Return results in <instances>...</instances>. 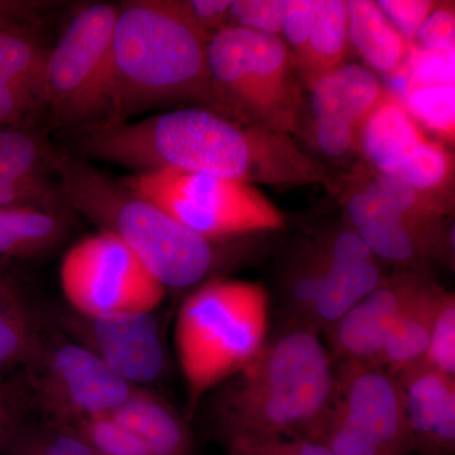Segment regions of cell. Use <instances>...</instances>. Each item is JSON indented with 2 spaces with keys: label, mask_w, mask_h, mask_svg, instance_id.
<instances>
[{
  "label": "cell",
  "mask_w": 455,
  "mask_h": 455,
  "mask_svg": "<svg viewBox=\"0 0 455 455\" xmlns=\"http://www.w3.org/2000/svg\"><path fill=\"white\" fill-rule=\"evenodd\" d=\"M218 388L212 414L224 442L322 443L337 403V372L319 331L291 322Z\"/></svg>",
  "instance_id": "cell-1"
},
{
  "label": "cell",
  "mask_w": 455,
  "mask_h": 455,
  "mask_svg": "<svg viewBox=\"0 0 455 455\" xmlns=\"http://www.w3.org/2000/svg\"><path fill=\"white\" fill-rule=\"evenodd\" d=\"M206 44L175 0L122 3L113 35L107 112L100 122L130 121L176 100L203 101L228 116L209 74Z\"/></svg>",
  "instance_id": "cell-2"
},
{
  "label": "cell",
  "mask_w": 455,
  "mask_h": 455,
  "mask_svg": "<svg viewBox=\"0 0 455 455\" xmlns=\"http://www.w3.org/2000/svg\"><path fill=\"white\" fill-rule=\"evenodd\" d=\"M62 200L112 233L166 289H188L211 275L214 243L191 232L151 200L80 161L60 157L55 167Z\"/></svg>",
  "instance_id": "cell-3"
},
{
  "label": "cell",
  "mask_w": 455,
  "mask_h": 455,
  "mask_svg": "<svg viewBox=\"0 0 455 455\" xmlns=\"http://www.w3.org/2000/svg\"><path fill=\"white\" fill-rule=\"evenodd\" d=\"M269 305L263 284L232 278L204 283L182 302L173 341L191 403L256 358L269 337Z\"/></svg>",
  "instance_id": "cell-4"
},
{
  "label": "cell",
  "mask_w": 455,
  "mask_h": 455,
  "mask_svg": "<svg viewBox=\"0 0 455 455\" xmlns=\"http://www.w3.org/2000/svg\"><path fill=\"white\" fill-rule=\"evenodd\" d=\"M206 62L228 116L283 133L295 130L300 95L280 36L228 26L206 44Z\"/></svg>",
  "instance_id": "cell-5"
},
{
  "label": "cell",
  "mask_w": 455,
  "mask_h": 455,
  "mask_svg": "<svg viewBox=\"0 0 455 455\" xmlns=\"http://www.w3.org/2000/svg\"><path fill=\"white\" fill-rule=\"evenodd\" d=\"M119 181L212 243L286 226L283 212L262 191L235 180L167 170Z\"/></svg>",
  "instance_id": "cell-6"
},
{
  "label": "cell",
  "mask_w": 455,
  "mask_h": 455,
  "mask_svg": "<svg viewBox=\"0 0 455 455\" xmlns=\"http://www.w3.org/2000/svg\"><path fill=\"white\" fill-rule=\"evenodd\" d=\"M118 13L119 5L109 3L80 9L49 51L44 108L57 122L80 130L106 116Z\"/></svg>",
  "instance_id": "cell-7"
},
{
  "label": "cell",
  "mask_w": 455,
  "mask_h": 455,
  "mask_svg": "<svg viewBox=\"0 0 455 455\" xmlns=\"http://www.w3.org/2000/svg\"><path fill=\"white\" fill-rule=\"evenodd\" d=\"M60 284L71 310L85 316L152 313L167 290L118 236L101 229L65 253Z\"/></svg>",
  "instance_id": "cell-8"
},
{
  "label": "cell",
  "mask_w": 455,
  "mask_h": 455,
  "mask_svg": "<svg viewBox=\"0 0 455 455\" xmlns=\"http://www.w3.org/2000/svg\"><path fill=\"white\" fill-rule=\"evenodd\" d=\"M33 407L44 419L75 427L92 416L113 414L137 390L88 348L68 335H44L26 367Z\"/></svg>",
  "instance_id": "cell-9"
},
{
  "label": "cell",
  "mask_w": 455,
  "mask_h": 455,
  "mask_svg": "<svg viewBox=\"0 0 455 455\" xmlns=\"http://www.w3.org/2000/svg\"><path fill=\"white\" fill-rule=\"evenodd\" d=\"M56 323L132 386L151 385L164 372L166 355L155 311L85 316L70 309L57 314Z\"/></svg>",
  "instance_id": "cell-10"
},
{
  "label": "cell",
  "mask_w": 455,
  "mask_h": 455,
  "mask_svg": "<svg viewBox=\"0 0 455 455\" xmlns=\"http://www.w3.org/2000/svg\"><path fill=\"white\" fill-rule=\"evenodd\" d=\"M337 394L341 409L391 453H412L403 388L395 374L370 362L344 361Z\"/></svg>",
  "instance_id": "cell-11"
},
{
  "label": "cell",
  "mask_w": 455,
  "mask_h": 455,
  "mask_svg": "<svg viewBox=\"0 0 455 455\" xmlns=\"http://www.w3.org/2000/svg\"><path fill=\"white\" fill-rule=\"evenodd\" d=\"M423 278L401 275L368 293L329 329L335 353L344 361L376 363L401 309Z\"/></svg>",
  "instance_id": "cell-12"
},
{
  "label": "cell",
  "mask_w": 455,
  "mask_h": 455,
  "mask_svg": "<svg viewBox=\"0 0 455 455\" xmlns=\"http://www.w3.org/2000/svg\"><path fill=\"white\" fill-rule=\"evenodd\" d=\"M412 453L451 455L455 449V377L423 364L397 374Z\"/></svg>",
  "instance_id": "cell-13"
},
{
  "label": "cell",
  "mask_w": 455,
  "mask_h": 455,
  "mask_svg": "<svg viewBox=\"0 0 455 455\" xmlns=\"http://www.w3.org/2000/svg\"><path fill=\"white\" fill-rule=\"evenodd\" d=\"M47 55L27 23L0 29V127H20L44 108Z\"/></svg>",
  "instance_id": "cell-14"
},
{
  "label": "cell",
  "mask_w": 455,
  "mask_h": 455,
  "mask_svg": "<svg viewBox=\"0 0 455 455\" xmlns=\"http://www.w3.org/2000/svg\"><path fill=\"white\" fill-rule=\"evenodd\" d=\"M427 139L405 101L390 90H385L358 131L367 160L379 175L390 178L403 169Z\"/></svg>",
  "instance_id": "cell-15"
},
{
  "label": "cell",
  "mask_w": 455,
  "mask_h": 455,
  "mask_svg": "<svg viewBox=\"0 0 455 455\" xmlns=\"http://www.w3.org/2000/svg\"><path fill=\"white\" fill-rule=\"evenodd\" d=\"M310 89L315 119L343 123L357 132L385 92L376 74L357 64L339 66Z\"/></svg>",
  "instance_id": "cell-16"
},
{
  "label": "cell",
  "mask_w": 455,
  "mask_h": 455,
  "mask_svg": "<svg viewBox=\"0 0 455 455\" xmlns=\"http://www.w3.org/2000/svg\"><path fill=\"white\" fill-rule=\"evenodd\" d=\"M444 293L423 278L401 309L376 364L397 376L423 361Z\"/></svg>",
  "instance_id": "cell-17"
},
{
  "label": "cell",
  "mask_w": 455,
  "mask_h": 455,
  "mask_svg": "<svg viewBox=\"0 0 455 455\" xmlns=\"http://www.w3.org/2000/svg\"><path fill=\"white\" fill-rule=\"evenodd\" d=\"M427 197L400 180L379 175L349 196L346 214L353 228L381 220L439 223L442 206Z\"/></svg>",
  "instance_id": "cell-18"
},
{
  "label": "cell",
  "mask_w": 455,
  "mask_h": 455,
  "mask_svg": "<svg viewBox=\"0 0 455 455\" xmlns=\"http://www.w3.org/2000/svg\"><path fill=\"white\" fill-rule=\"evenodd\" d=\"M147 445L151 455H184L188 431L178 412L151 392L137 388L112 414Z\"/></svg>",
  "instance_id": "cell-19"
},
{
  "label": "cell",
  "mask_w": 455,
  "mask_h": 455,
  "mask_svg": "<svg viewBox=\"0 0 455 455\" xmlns=\"http://www.w3.org/2000/svg\"><path fill=\"white\" fill-rule=\"evenodd\" d=\"M348 41L370 70L396 73L409 52L407 42L379 7L371 0L347 2Z\"/></svg>",
  "instance_id": "cell-20"
},
{
  "label": "cell",
  "mask_w": 455,
  "mask_h": 455,
  "mask_svg": "<svg viewBox=\"0 0 455 455\" xmlns=\"http://www.w3.org/2000/svg\"><path fill=\"white\" fill-rule=\"evenodd\" d=\"M376 259L411 265L444 250L439 223L381 220L355 228Z\"/></svg>",
  "instance_id": "cell-21"
},
{
  "label": "cell",
  "mask_w": 455,
  "mask_h": 455,
  "mask_svg": "<svg viewBox=\"0 0 455 455\" xmlns=\"http://www.w3.org/2000/svg\"><path fill=\"white\" fill-rule=\"evenodd\" d=\"M348 46L347 2L320 0L307 47L295 60L310 88L343 65Z\"/></svg>",
  "instance_id": "cell-22"
},
{
  "label": "cell",
  "mask_w": 455,
  "mask_h": 455,
  "mask_svg": "<svg viewBox=\"0 0 455 455\" xmlns=\"http://www.w3.org/2000/svg\"><path fill=\"white\" fill-rule=\"evenodd\" d=\"M60 212L32 206L0 208V256H36L64 236Z\"/></svg>",
  "instance_id": "cell-23"
},
{
  "label": "cell",
  "mask_w": 455,
  "mask_h": 455,
  "mask_svg": "<svg viewBox=\"0 0 455 455\" xmlns=\"http://www.w3.org/2000/svg\"><path fill=\"white\" fill-rule=\"evenodd\" d=\"M44 337L32 314L0 287V372L28 367L40 353Z\"/></svg>",
  "instance_id": "cell-24"
},
{
  "label": "cell",
  "mask_w": 455,
  "mask_h": 455,
  "mask_svg": "<svg viewBox=\"0 0 455 455\" xmlns=\"http://www.w3.org/2000/svg\"><path fill=\"white\" fill-rule=\"evenodd\" d=\"M61 156L41 137L20 127H0V179H46Z\"/></svg>",
  "instance_id": "cell-25"
},
{
  "label": "cell",
  "mask_w": 455,
  "mask_h": 455,
  "mask_svg": "<svg viewBox=\"0 0 455 455\" xmlns=\"http://www.w3.org/2000/svg\"><path fill=\"white\" fill-rule=\"evenodd\" d=\"M11 442L16 455H94L73 427L44 418L31 427L20 425Z\"/></svg>",
  "instance_id": "cell-26"
},
{
  "label": "cell",
  "mask_w": 455,
  "mask_h": 455,
  "mask_svg": "<svg viewBox=\"0 0 455 455\" xmlns=\"http://www.w3.org/2000/svg\"><path fill=\"white\" fill-rule=\"evenodd\" d=\"M451 173L453 157L448 149L436 140L427 139L394 178L414 188L419 194L429 196L448 184Z\"/></svg>",
  "instance_id": "cell-27"
},
{
  "label": "cell",
  "mask_w": 455,
  "mask_h": 455,
  "mask_svg": "<svg viewBox=\"0 0 455 455\" xmlns=\"http://www.w3.org/2000/svg\"><path fill=\"white\" fill-rule=\"evenodd\" d=\"M454 85H420L415 84L405 101L407 109L418 124L454 140Z\"/></svg>",
  "instance_id": "cell-28"
},
{
  "label": "cell",
  "mask_w": 455,
  "mask_h": 455,
  "mask_svg": "<svg viewBox=\"0 0 455 455\" xmlns=\"http://www.w3.org/2000/svg\"><path fill=\"white\" fill-rule=\"evenodd\" d=\"M73 427L94 455H151L145 443L112 414L92 416Z\"/></svg>",
  "instance_id": "cell-29"
},
{
  "label": "cell",
  "mask_w": 455,
  "mask_h": 455,
  "mask_svg": "<svg viewBox=\"0 0 455 455\" xmlns=\"http://www.w3.org/2000/svg\"><path fill=\"white\" fill-rule=\"evenodd\" d=\"M419 364L455 377V296L445 291L431 331L423 361Z\"/></svg>",
  "instance_id": "cell-30"
},
{
  "label": "cell",
  "mask_w": 455,
  "mask_h": 455,
  "mask_svg": "<svg viewBox=\"0 0 455 455\" xmlns=\"http://www.w3.org/2000/svg\"><path fill=\"white\" fill-rule=\"evenodd\" d=\"M284 0H235L230 4V26L248 31L280 36Z\"/></svg>",
  "instance_id": "cell-31"
},
{
  "label": "cell",
  "mask_w": 455,
  "mask_h": 455,
  "mask_svg": "<svg viewBox=\"0 0 455 455\" xmlns=\"http://www.w3.org/2000/svg\"><path fill=\"white\" fill-rule=\"evenodd\" d=\"M61 200L59 188L51 187L46 179H0V208L32 206L59 212Z\"/></svg>",
  "instance_id": "cell-32"
},
{
  "label": "cell",
  "mask_w": 455,
  "mask_h": 455,
  "mask_svg": "<svg viewBox=\"0 0 455 455\" xmlns=\"http://www.w3.org/2000/svg\"><path fill=\"white\" fill-rule=\"evenodd\" d=\"M227 445L229 455H334L323 443L307 439H235Z\"/></svg>",
  "instance_id": "cell-33"
},
{
  "label": "cell",
  "mask_w": 455,
  "mask_h": 455,
  "mask_svg": "<svg viewBox=\"0 0 455 455\" xmlns=\"http://www.w3.org/2000/svg\"><path fill=\"white\" fill-rule=\"evenodd\" d=\"M32 407L26 379L0 385V445L11 442Z\"/></svg>",
  "instance_id": "cell-34"
},
{
  "label": "cell",
  "mask_w": 455,
  "mask_h": 455,
  "mask_svg": "<svg viewBox=\"0 0 455 455\" xmlns=\"http://www.w3.org/2000/svg\"><path fill=\"white\" fill-rule=\"evenodd\" d=\"M316 250L328 260L331 267H346L377 259L355 228L329 235L317 245Z\"/></svg>",
  "instance_id": "cell-35"
},
{
  "label": "cell",
  "mask_w": 455,
  "mask_h": 455,
  "mask_svg": "<svg viewBox=\"0 0 455 455\" xmlns=\"http://www.w3.org/2000/svg\"><path fill=\"white\" fill-rule=\"evenodd\" d=\"M175 3L182 16L187 18L206 41L211 40L215 33L230 26L229 12L232 2L229 0H175Z\"/></svg>",
  "instance_id": "cell-36"
},
{
  "label": "cell",
  "mask_w": 455,
  "mask_h": 455,
  "mask_svg": "<svg viewBox=\"0 0 455 455\" xmlns=\"http://www.w3.org/2000/svg\"><path fill=\"white\" fill-rule=\"evenodd\" d=\"M320 0H284L283 33L295 53L300 57L307 47Z\"/></svg>",
  "instance_id": "cell-37"
},
{
  "label": "cell",
  "mask_w": 455,
  "mask_h": 455,
  "mask_svg": "<svg viewBox=\"0 0 455 455\" xmlns=\"http://www.w3.org/2000/svg\"><path fill=\"white\" fill-rule=\"evenodd\" d=\"M377 4L407 44L414 40L425 20L436 8V3L429 0H381Z\"/></svg>",
  "instance_id": "cell-38"
},
{
  "label": "cell",
  "mask_w": 455,
  "mask_h": 455,
  "mask_svg": "<svg viewBox=\"0 0 455 455\" xmlns=\"http://www.w3.org/2000/svg\"><path fill=\"white\" fill-rule=\"evenodd\" d=\"M455 16L453 7L434 9L416 35L420 46L427 52L454 53Z\"/></svg>",
  "instance_id": "cell-39"
},
{
  "label": "cell",
  "mask_w": 455,
  "mask_h": 455,
  "mask_svg": "<svg viewBox=\"0 0 455 455\" xmlns=\"http://www.w3.org/2000/svg\"><path fill=\"white\" fill-rule=\"evenodd\" d=\"M315 140L325 155L341 157L358 142V132L343 123L315 119Z\"/></svg>",
  "instance_id": "cell-40"
},
{
  "label": "cell",
  "mask_w": 455,
  "mask_h": 455,
  "mask_svg": "<svg viewBox=\"0 0 455 455\" xmlns=\"http://www.w3.org/2000/svg\"><path fill=\"white\" fill-rule=\"evenodd\" d=\"M415 84L453 85V53L427 52L415 60Z\"/></svg>",
  "instance_id": "cell-41"
},
{
  "label": "cell",
  "mask_w": 455,
  "mask_h": 455,
  "mask_svg": "<svg viewBox=\"0 0 455 455\" xmlns=\"http://www.w3.org/2000/svg\"><path fill=\"white\" fill-rule=\"evenodd\" d=\"M35 8V4L20 2H0V29L4 27L27 23L29 11Z\"/></svg>",
  "instance_id": "cell-42"
}]
</instances>
